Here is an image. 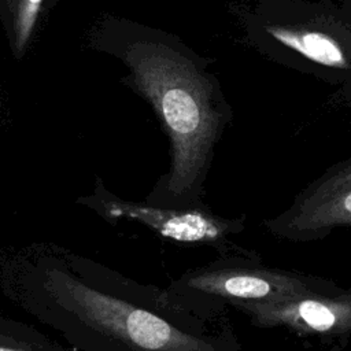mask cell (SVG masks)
I'll return each mask as SVG.
<instances>
[{"mask_svg":"<svg viewBox=\"0 0 351 351\" xmlns=\"http://www.w3.org/2000/svg\"><path fill=\"white\" fill-rule=\"evenodd\" d=\"M96 40L126 66L123 84L151 106L169 141V167L145 202L176 208L204 204L215 148L234 118L208 70L214 59L174 33L125 18L107 19Z\"/></svg>","mask_w":351,"mask_h":351,"instance_id":"cell-1","label":"cell"},{"mask_svg":"<svg viewBox=\"0 0 351 351\" xmlns=\"http://www.w3.org/2000/svg\"><path fill=\"white\" fill-rule=\"evenodd\" d=\"M240 41L285 69L337 86L351 104V22L332 0H247L229 8Z\"/></svg>","mask_w":351,"mask_h":351,"instance_id":"cell-2","label":"cell"},{"mask_svg":"<svg viewBox=\"0 0 351 351\" xmlns=\"http://www.w3.org/2000/svg\"><path fill=\"white\" fill-rule=\"evenodd\" d=\"M343 289L324 277L266 266L255 251H247L219 255L207 265L189 269L165 292L174 307L207 324L225 307L333 295Z\"/></svg>","mask_w":351,"mask_h":351,"instance_id":"cell-3","label":"cell"},{"mask_svg":"<svg viewBox=\"0 0 351 351\" xmlns=\"http://www.w3.org/2000/svg\"><path fill=\"white\" fill-rule=\"evenodd\" d=\"M93 202L107 218L136 221L160 237L181 245L211 247L219 255L244 254L250 250L234 244L230 236L245 229L244 214L228 218L214 213L206 203L193 207H165L151 203L119 199L103 186L96 191Z\"/></svg>","mask_w":351,"mask_h":351,"instance_id":"cell-4","label":"cell"},{"mask_svg":"<svg viewBox=\"0 0 351 351\" xmlns=\"http://www.w3.org/2000/svg\"><path fill=\"white\" fill-rule=\"evenodd\" d=\"M262 225L292 243L324 240L335 229L351 228V155L310 181L284 211Z\"/></svg>","mask_w":351,"mask_h":351,"instance_id":"cell-5","label":"cell"},{"mask_svg":"<svg viewBox=\"0 0 351 351\" xmlns=\"http://www.w3.org/2000/svg\"><path fill=\"white\" fill-rule=\"evenodd\" d=\"M261 329L281 328L299 336L337 337L351 333V288L333 295H306L234 307Z\"/></svg>","mask_w":351,"mask_h":351,"instance_id":"cell-6","label":"cell"},{"mask_svg":"<svg viewBox=\"0 0 351 351\" xmlns=\"http://www.w3.org/2000/svg\"><path fill=\"white\" fill-rule=\"evenodd\" d=\"M44 0H0V16L5 26L12 53L19 59L36 27Z\"/></svg>","mask_w":351,"mask_h":351,"instance_id":"cell-7","label":"cell"},{"mask_svg":"<svg viewBox=\"0 0 351 351\" xmlns=\"http://www.w3.org/2000/svg\"><path fill=\"white\" fill-rule=\"evenodd\" d=\"M339 5L343 10L347 19L351 22V0H341V3Z\"/></svg>","mask_w":351,"mask_h":351,"instance_id":"cell-8","label":"cell"},{"mask_svg":"<svg viewBox=\"0 0 351 351\" xmlns=\"http://www.w3.org/2000/svg\"><path fill=\"white\" fill-rule=\"evenodd\" d=\"M0 351H25V350H22V348H16V347H11V346L0 344Z\"/></svg>","mask_w":351,"mask_h":351,"instance_id":"cell-9","label":"cell"}]
</instances>
